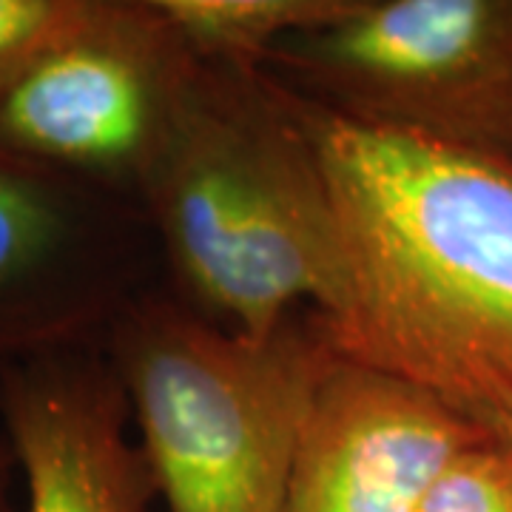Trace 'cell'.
Here are the masks:
<instances>
[{"label":"cell","instance_id":"cell-1","mask_svg":"<svg viewBox=\"0 0 512 512\" xmlns=\"http://www.w3.org/2000/svg\"><path fill=\"white\" fill-rule=\"evenodd\" d=\"M288 97L342 245L333 348L476 419L512 390V163Z\"/></svg>","mask_w":512,"mask_h":512},{"label":"cell","instance_id":"cell-2","mask_svg":"<svg viewBox=\"0 0 512 512\" xmlns=\"http://www.w3.org/2000/svg\"><path fill=\"white\" fill-rule=\"evenodd\" d=\"M185 291L262 339L308 305L336 313L345 262L325 174L288 92L194 60L137 191Z\"/></svg>","mask_w":512,"mask_h":512},{"label":"cell","instance_id":"cell-3","mask_svg":"<svg viewBox=\"0 0 512 512\" xmlns=\"http://www.w3.org/2000/svg\"><path fill=\"white\" fill-rule=\"evenodd\" d=\"M103 348L171 512H279L319 384L339 350L319 313L254 339L151 296Z\"/></svg>","mask_w":512,"mask_h":512},{"label":"cell","instance_id":"cell-4","mask_svg":"<svg viewBox=\"0 0 512 512\" xmlns=\"http://www.w3.org/2000/svg\"><path fill=\"white\" fill-rule=\"evenodd\" d=\"M259 72L350 120L512 163V0H362Z\"/></svg>","mask_w":512,"mask_h":512},{"label":"cell","instance_id":"cell-5","mask_svg":"<svg viewBox=\"0 0 512 512\" xmlns=\"http://www.w3.org/2000/svg\"><path fill=\"white\" fill-rule=\"evenodd\" d=\"M191 69L154 0H92L0 100V146L137 205Z\"/></svg>","mask_w":512,"mask_h":512},{"label":"cell","instance_id":"cell-6","mask_svg":"<svg viewBox=\"0 0 512 512\" xmlns=\"http://www.w3.org/2000/svg\"><path fill=\"white\" fill-rule=\"evenodd\" d=\"M140 205L0 146V365L97 348L137 299Z\"/></svg>","mask_w":512,"mask_h":512},{"label":"cell","instance_id":"cell-7","mask_svg":"<svg viewBox=\"0 0 512 512\" xmlns=\"http://www.w3.org/2000/svg\"><path fill=\"white\" fill-rule=\"evenodd\" d=\"M490 430L419 384L342 353L319 384L279 512H413Z\"/></svg>","mask_w":512,"mask_h":512},{"label":"cell","instance_id":"cell-8","mask_svg":"<svg viewBox=\"0 0 512 512\" xmlns=\"http://www.w3.org/2000/svg\"><path fill=\"white\" fill-rule=\"evenodd\" d=\"M128 421L103 345L0 365V424L26 481V512H146L157 487Z\"/></svg>","mask_w":512,"mask_h":512},{"label":"cell","instance_id":"cell-9","mask_svg":"<svg viewBox=\"0 0 512 512\" xmlns=\"http://www.w3.org/2000/svg\"><path fill=\"white\" fill-rule=\"evenodd\" d=\"M185 52L228 69H262L279 46L348 18L362 0H154Z\"/></svg>","mask_w":512,"mask_h":512},{"label":"cell","instance_id":"cell-10","mask_svg":"<svg viewBox=\"0 0 512 512\" xmlns=\"http://www.w3.org/2000/svg\"><path fill=\"white\" fill-rule=\"evenodd\" d=\"M413 512H512V461L495 439L450 458Z\"/></svg>","mask_w":512,"mask_h":512},{"label":"cell","instance_id":"cell-11","mask_svg":"<svg viewBox=\"0 0 512 512\" xmlns=\"http://www.w3.org/2000/svg\"><path fill=\"white\" fill-rule=\"evenodd\" d=\"M92 0H0V100L37 57L74 32Z\"/></svg>","mask_w":512,"mask_h":512},{"label":"cell","instance_id":"cell-12","mask_svg":"<svg viewBox=\"0 0 512 512\" xmlns=\"http://www.w3.org/2000/svg\"><path fill=\"white\" fill-rule=\"evenodd\" d=\"M476 421L490 430V436L495 439V444H498L512 461V390L493 396L490 402L478 410Z\"/></svg>","mask_w":512,"mask_h":512},{"label":"cell","instance_id":"cell-13","mask_svg":"<svg viewBox=\"0 0 512 512\" xmlns=\"http://www.w3.org/2000/svg\"><path fill=\"white\" fill-rule=\"evenodd\" d=\"M6 458L15 456H12V444L6 439V430H3V424H0V473H3V467H6Z\"/></svg>","mask_w":512,"mask_h":512}]
</instances>
